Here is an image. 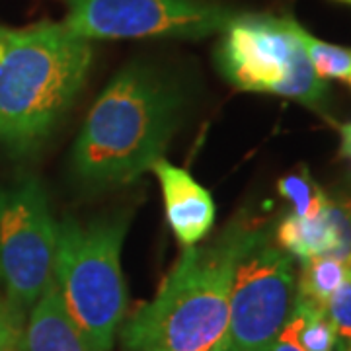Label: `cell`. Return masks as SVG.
Wrapping results in <instances>:
<instances>
[{
  "mask_svg": "<svg viewBox=\"0 0 351 351\" xmlns=\"http://www.w3.org/2000/svg\"><path fill=\"white\" fill-rule=\"evenodd\" d=\"M176 84L131 64L101 92L73 147V172L92 189L135 182L162 156L182 113Z\"/></svg>",
  "mask_w": 351,
  "mask_h": 351,
  "instance_id": "cell-1",
  "label": "cell"
},
{
  "mask_svg": "<svg viewBox=\"0 0 351 351\" xmlns=\"http://www.w3.org/2000/svg\"><path fill=\"white\" fill-rule=\"evenodd\" d=\"M92 64L90 41L64 24L0 27V143L39 147L75 100Z\"/></svg>",
  "mask_w": 351,
  "mask_h": 351,
  "instance_id": "cell-2",
  "label": "cell"
},
{
  "mask_svg": "<svg viewBox=\"0 0 351 351\" xmlns=\"http://www.w3.org/2000/svg\"><path fill=\"white\" fill-rule=\"evenodd\" d=\"M244 226L211 246H189L156 297L121 330L127 351H225L232 265Z\"/></svg>",
  "mask_w": 351,
  "mask_h": 351,
  "instance_id": "cell-3",
  "label": "cell"
},
{
  "mask_svg": "<svg viewBox=\"0 0 351 351\" xmlns=\"http://www.w3.org/2000/svg\"><path fill=\"white\" fill-rule=\"evenodd\" d=\"M125 217L80 225L64 219L53 262V281L78 330L98 351H110L127 313L121 271Z\"/></svg>",
  "mask_w": 351,
  "mask_h": 351,
  "instance_id": "cell-4",
  "label": "cell"
},
{
  "mask_svg": "<svg viewBox=\"0 0 351 351\" xmlns=\"http://www.w3.org/2000/svg\"><path fill=\"white\" fill-rule=\"evenodd\" d=\"M295 24L287 16H232L217 47V63L223 76L239 90L277 94L322 110L328 84L308 61Z\"/></svg>",
  "mask_w": 351,
  "mask_h": 351,
  "instance_id": "cell-5",
  "label": "cell"
},
{
  "mask_svg": "<svg viewBox=\"0 0 351 351\" xmlns=\"http://www.w3.org/2000/svg\"><path fill=\"white\" fill-rule=\"evenodd\" d=\"M293 256L265 230L242 228L228 293L225 351H271L295 306Z\"/></svg>",
  "mask_w": 351,
  "mask_h": 351,
  "instance_id": "cell-6",
  "label": "cell"
},
{
  "mask_svg": "<svg viewBox=\"0 0 351 351\" xmlns=\"http://www.w3.org/2000/svg\"><path fill=\"white\" fill-rule=\"evenodd\" d=\"M57 239L59 225L36 178L0 189V281L4 302L24 318L53 279Z\"/></svg>",
  "mask_w": 351,
  "mask_h": 351,
  "instance_id": "cell-7",
  "label": "cell"
},
{
  "mask_svg": "<svg viewBox=\"0 0 351 351\" xmlns=\"http://www.w3.org/2000/svg\"><path fill=\"white\" fill-rule=\"evenodd\" d=\"M64 25L84 39H199L234 14L201 0H66Z\"/></svg>",
  "mask_w": 351,
  "mask_h": 351,
  "instance_id": "cell-8",
  "label": "cell"
},
{
  "mask_svg": "<svg viewBox=\"0 0 351 351\" xmlns=\"http://www.w3.org/2000/svg\"><path fill=\"white\" fill-rule=\"evenodd\" d=\"M151 170L160 182L166 219L176 239L184 248L197 246L213 226L215 203L211 193L199 186L189 172L170 164L164 156L154 160Z\"/></svg>",
  "mask_w": 351,
  "mask_h": 351,
  "instance_id": "cell-9",
  "label": "cell"
},
{
  "mask_svg": "<svg viewBox=\"0 0 351 351\" xmlns=\"http://www.w3.org/2000/svg\"><path fill=\"white\" fill-rule=\"evenodd\" d=\"M22 351H98L69 316L53 279L27 313Z\"/></svg>",
  "mask_w": 351,
  "mask_h": 351,
  "instance_id": "cell-10",
  "label": "cell"
},
{
  "mask_svg": "<svg viewBox=\"0 0 351 351\" xmlns=\"http://www.w3.org/2000/svg\"><path fill=\"white\" fill-rule=\"evenodd\" d=\"M276 237L277 244L301 262L314 256H334L336 252V234L324 211L316 217L287 215L277 226Z\"/></svg>",
  "mask_w": 351,
  "mask_h": 351,
  "instance_id": "cell-11",
  "label": "cell"
},
{
  "mask_svg": "<svg viewBox=\"0 0 351 351\" xmlns=\"http://www.w3.org/2000/svg\"><path fill=\"white\" fill-rule=\"evenodd\" d=\"M351 276L350 258H336V256H314L302 262L301 277L297 299L308 302L318 308H326L328 299L332 293Z\"/></svg>",
  "mask_w": 351,
  "mask_h": 351,
  "instance_id": "cell-12",
  "label": "cell"
},
{
  "mask_svg": "<svg viewBox=\"0 0 351 351\" xmlns=\"http://www.w3.org/2000/svg\"><path fill=\"white\" fill-rule=\"evenodd\" d=\"M285 330L304 351H334L338 343L336 328L330 322L326 308L313 306L297 297Z\"/></svg>",
  "mask_w": 351,
  "mask_h": 351,
  "instance_id": "cell-13",
  "label": "cell"
},
{
  "mask_svg": "<svg viewBox=\"0 0 351 351\" xmlns=\"http://www.w3.org/2000/svg\"><path fill=\"white\" fill-rule=\"evenodd\" d=\"M277 189L281 197L291 203L293 215L297 217H316L328 201L324 189L316 184L306 166L283 176L277 184Z\"/></svg>",
  "mask_w": 351,
  "mask_h": 351,
  "instance_id": "cell-14",
  "label": "cell"
},
{
  "mask_svg": "<svg viewBox=\"0 0 351 351\" xmlns=\"http://www.w3.org/2000/svg\"><path fill=\"white\" fill-rule=\"evenodd\" d=\"M295 34L320 78H350L351 49H343L338 45H330L322 39H316L299 24H295Z\"/></svg>",
  "mask_w": 351,
  "mask_h": 351,
  "instance_id": "cell-15",
  "label": "cell"
},
{
  "mask_svg": "<svg viewBox=\"0 0 351 351\" xmlns=\"http://www.w3.org/2000/svg\"><path fill=\"white\" fill-rule=\"evenodd\" d=\"M326 314L336 328V336L346 348L351 341V276L328 299Z\"/></svg>",
  "mask_w": 351,
  "mask_h": 351,
  "instance_id": "cell-16",
  "label": "cell"
},
{
  "mask_svg": "<svg viewBox=\"0 0 351 351\" xmlns=\"http://www.w3.org/2000/svg\"><path fill=\"white\" fill-rule=\"evenodd\" d=\"M24 322V316L14 313L6 302L0 304V351H22Z\"/></svg>",
  "mask_w": 351,
  "mask_h": 351,
  "instance_id": "cell-17",
  "label": "cell"
},
{
  "mask_svg": "<svg viewBox=\"0 0 351 351\" xmlns=\"http://www.w3.org/2000/svg\"><path fill=\"white\" fill-rule=\"evenodd\" d=\"M271 351H304V350H302L301 346L293 339V336L289 334L287 330L283 328V332H281V336L277 338L276 346L271 348Z\"/></svg>",
  "mask_w": 351,
  "mask_h": 351,
  "instance_id": "cell-18",
  "label": "cell"
},
{
  "mask_svg": "<svg viewBox=\"0 0 351 351\" xmlns=\"http://www.w3.org/2000/svg\"><path fill=\"white\" fill-rule=\"evenodd\" d=\"M341 154L351 158V123L341 127Z\"/></svg>",
  "mask_w": 351,
  "mask_h": 351,
  "instance_id": "cell-19",
  "label": "cell"
},
{
  "mask_svg": "<svg viewBox=\"0 0 351 351\" xmlns=\"http://www.w3.org/2000/svg\"><path fill=\"white\" fill-rule=\"evenodd\" d=\"M343 351H351V341L346 346V348H343Z\"/></svg>",
  "mask_w": 351,
  "mask_h": 351,
  "instance_id": "cell-20",
  "label": "cell"
},
{
  "mask_svg": "<svg viewBox=\"0 0 351 351\" xmlns=\"http://www.w3.org/2000/svg\"><path fill=\"white\" fill-rule=\"evenodd\" d=\"M339 2H348V4H351V0H339Z\"/></svg>",
  "mask_w": 351,
  "mask_h": 351,
  "instance_id": "cell-21",
  "label": "cell"
},
{
  "mask_svg": "<svg viewBox=\"0 0 351 351\" xmlns=\"http://www.w3.org/2000/svg\"><path fill=\"white\" fill-rule=\"evenodd\" d=\"M348 82H350V84H351V73H350V78H348Z\"/></svg>",
  "mask_w": 351,
  "mask_h": 351,
  "instance_id": "cell-22",
  "label": "cell"
}]
</instances>
